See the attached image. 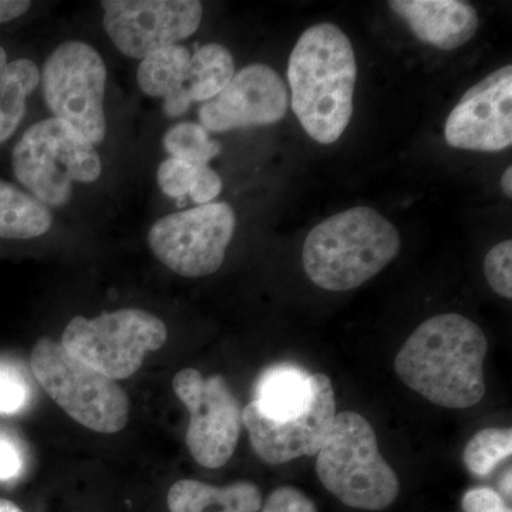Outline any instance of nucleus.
Returning a JSON list of instances; mask_svg holds the SVG:
<instances>
[{"label": "nucleus", "instance_id": "obj_1", "mask_svg": "<svg viewBox=\"0 0 512 512\" xmlns=\"http://www.w3.org/2000/svg\"><path fill=\"white\" fill-rule=\"evenodd\" d=\"M488 342L477 323L443 313L421 323L394 360L410 389L446 409H468L485 394Z\"/></svg>", "mask_w": 512, "mask_h": 512}, {"label": "nucleus", "instance_id": "obj_2", "mask_svg": "<svg viewBox=\"0 0 512 512\" xmlns=\"http://www.w3.org/2000/svg\"><path fill=\"white\" fill-rule=\"evenodd\" d=\"M291 106L303 130L320 144H333L348 128L357 80L355 50L332 23L306 29L288 64Z\"/></svg>", "mask_w": 512, "mask_h": 512}, {"label": "nucleus", "instance_id": "obj_3", "mask_svg": "<svg viewBox=\"0 0 512 512\" xmlns=\"http://www.w3.org/2000/svg\"><path fill=\"white\" fill-rule=\"evenodd\" d=\"M402 238L373 208H350L309 232L303 245L306 275L325 291L345 292L365 284L399 254Z\"/></svg>", "mask_w": 512, "mask_h": 512}, {"label": "nucleus", "instance_id": "obj_4", "mask_svg": "<svg viewBox=\"0 0 512 512\" xmlns=\"http://www.w3.org/2000/svg\"><path fill=\"white\" fill-rule=\"evenodd\" d=\"M316 473L329 493L357 510L382 511L399 495V480L380 454L375 430L357 413L336 414L319 448Z\"/></svg>", "mask_w": 512, "mask_h": 512}, {"label": "nucleus", "instance_id": "obj_5", "mask_svg": "<svg viewBox=\"0 0 512 512\" xmlns=\"http://www.w3.org/2000/svg\"><path fill=\"white\" fill-rule=\"evenodd\" d=\"M12 165L19 183L46 207H62L72 198L74 183H94L101 175L93 144L55 117L25 131L13 148Z\"/></svg>", "mask_w": 512, "mask_h": 512}, {"label": "nucleus", "instance_id": "obj_6", "mask_svg": "<svg viewBox=\"0 0 512 512\" xmlns=\"http://www.w3.org/2000/svg\"><path fill=\"white\" fill-rule=\"evenodd\" d=\"M30 366L37 382L73 420L97 433H119L128 423L130 403L120 384L84 365L49 338L36 343Z\"/></svg>", "mask_w": 512, "mask_h": 512}, {"label": "nucleus", "instance_id": "obj_7", "mask_svg": "<svg viewBox=\"0 0 512 512\" xmlns=\"http://www.w3.org/2000/svg\"><path fill=\"white\" fill-rule=\"evenodd\" d=\"M167 336V326L153 313L120 309L94 319L76 316L64 329L62 346L84 365L117 382L138 372L147 353L163 348Z\"/></svg>", "mask_w": 512, "mask_h": 512}, {"label": "nucleus", "instance_id": "obj_8", "mask_svg": "<svg viewBox=\"0 0 512 512\" xmlns=\"http://www.w3.org/2000/svg\"><path fill=\"white\" fill-rule=\"evenodd\" d=\"M40 82L55 119L69 124L93 146L104 140L107 69L96 49L79 40L62 43L46 60Z\"/></svg>", "mask_w": 512, "mask_h": 512}, {"label": "nucleus", "instance_id": "obj_9", "mask_svg": "<svg viewBox=\"0 0 512 512\" xmlns=\"http://www.w3.org/2000/svg\"><path fill=\"white\" fill-rule=\"evenodd\" d=\"M237 227L234 208L211 202L161 218L148 232V245L168 269L185 278L215 274Z\"/></svg>", "mask_w": 512, "mask_h": 512}, {"label": "nucleus", "instance_id": "obj_10", "mask_svg": "<svg viewBox=\"0 0 512 512\" xmlns=\"http://www.w3.org/2000/svg\"><path fill=\"white\" fill-rule=\"evenodd\" d=\"M173 389L190 413L187 443L192 458L202 467L220 468L234 456L242 429V409L227 380L205 379L198 370L175 375Z\"/></svg>", "mask_w": 512, "mask_h": 512}, {"label": "nucleus", "instance_id": "obj_11", "mask_svg": "<svg viewBox=\"0 0 512 512\" xmlns=\"http://www.w3.org/2000/svg\"><path fill=\"white\" fill-rule=\"evenodd\" d=\"M101 6L111 42L133 59L177 45L197 32L202 19L197 0H107Z\"/></svg>", "mask_w": 512, "mask_h": 512}, {"label": "nucleus", "instance_id": "obj_12", "mask_svg": "<svg viewBox=\"0 0 512 512\" xmlns=\"http://www.w3.org/2000/svg\"><path fill=\"white\" fill-rule=\"evenodd\" d=\"M336 417L335 393L326 375H312L308 407L296 419L278 423L265 417L249 403L242 410L256 456L269 464H284L299 457L318 454Z\"/></svg>", "mask_w": 512, "mask_h": 512}, {"label": "nucleus", "instance_id": "obj_13", "mask_svg": "<svg viewBox=\"0 0 512 512\" xmlns=\"http://www.w3.org/2000/svg\"><path fill=\"white\" fill-rule=\"evenodd\" d=\"M448 146L497 153L512 144V66L501 67L467 90L444 128Z\"/></svg>", "mask_w": 512, "mask_h": 512}, {"label": "nucleus", "instance_id": "obj_14", "mask_svg": "<svg viewBox=\"0 0 512 512\" xmlns=\"http://www.w3.org/2000/svg\"><path fill=\"white\" fill-rule=\"evenodd\" d=\"M288 109V89L281 76L266 64H251L235 73L217 97L202 104L198 117L205 130L224 133L278 123Z\"/></svg>", "mask_w": 512, "mask_h": 512}, {"label": "nucleus", "instance_id": "obj_15", "mask_svg": "<svg viewBox=\"0 0 512 512\" xmlns=\"http://www.w3.org/2000/svg\"><path fill=\"white\" fill-rule=\"evenodd\" d=\"M390 8L413 35L440 50H456L477 33V10L461 0H392Z\"/></svg>", "mask_w": 512, "mask_h": 512}, {"label": "nucleus", "instance_id": "obj_16", "mask_svg": "<svg viewBox=\"0 0 512 512\" xmlns=\"http://www.w3.org/2000/svg\"><path fill=\"white\" fill-rule=\"evenodd\" d=\"M191 53L187 47L174 45L147 56L137 70V82L143 93L163 97L164 113L170 119L184 116L191 106L187 90Z\"/></svg>", "mask_w": 512, "mask_h": 512}, {"label": "nucleus", "instance_id": "obj_17", "mask_svg": "<svg viewBox=\"0 0 512 512\" xmlns=\"http://www.w3.org/2000/svg\"><path fill=\"white\" fill-rule=\"evenodd\" d=\"M312 396V375L282 363L266 369L255 384L252 403L268 419L285 423L305 412Z\"/></svg>", "mask_w": 512, "mask_h": 512}, {"label": "nucleus", "instance_id": "obj_18", "mask_svg": "<svg viewBox=\"0 0 512 512\" xmlns=\"http://www.w3.org/2000/svg\"><path fill=\"white\" fill-rule=\"evenodd\" d=\"M171 512H258L262 507L261 490L248 481L227 487L181 480L168 491Z\"/></svg>", "mask_w": 512, "mask_h": 512}, {"label": "nucleus", "instance_id": "obj_19", "mask_svg": "<svg viewBox=\"0 0 512 512\" xmlns=\"http://www.w3.org/2000/svg\"><path fill=\"white\" fill-rule=\"evenodd\" d=\"M40 83V72L29 59L8 62L0 47V144L18 130L26 113V100Z\"/></svg>", "mask_w": 512, "mask_h": 512}, {"label": "nucleus", "instance_id": "obj_20", "mask_svg": "<svg viewBox=\"0 0 512 512\" xmlns=\"http://www.w3.org/2000/svg\"><path fill=\"white\" fill-rule=\"evenodd\" d=\"M52 224L49 207L16 185L0 181V238L42 237Z\"/></svg>", "mask_w": 512, "mask_h": 512}, {"label": "nucleus", "instance_id": "obj_21", "mask_svg": "<svg viewBox=\"0 0 512 512\" xmlns=\"http://www.w3.org/2000/svg\"><path fill=\"white\" fill-rule=\"evenodd\" d=\"M235 74L234 57L218 43L200 47L191 55L187 90L191 101H210L227 87Z\"/></svg>", "mask_w": 512, "mask_h": 512}, {"label": "nucleus", "instance_id": "obj_22", "mask_svg": "<svg viewBox=\"0 0 512 512\" xmlns=\"http://www.w3.org/2000/svg\"><path fill=\"white\" fill-rule=\"evenodd\" d=\"M163 146L171 157L194 165H208L222 150L220 141L211 138L210 131L191 121L171 127L165 133Z\"/></svg>", "mask_w": 512, "mask_h": 512}, {"label": "nucleus", "instance_id": "obj_23", "mask_svg": "<svg viewBox=\"0 0 512 512\" xmlns=\"http://www.w3.org/2000/svg\"><path fill=\"white\" fill-rule=\"evenodd\" d=\"M512 454L511 429H484L468 441L463 460L473 476L488 477Z\"/></svg>", "mask_w": 512, "mask_h": 512}, {"label": "nucleus", "instance_id": "obj_24", "mask_svg": "<svg viewBox=\"0 0 512 512\" xmlns=\"http://www.w3.org/2000/svg\"><path fill=\"white\" fill-rule=\"evenodd\" d=\"M32 390L25 373L8 362H0V414H15L25 409Z\"/></svg>", "mask_w": 512, "mask_h": 512}, {"label": "nucleus", "instance_id": "obj_25", "mask_svg": "<svg viewBox=\"0 0 512 512\" xmlns=\"http://www.w3.org/2000/svg\"><path fill=\"white\" fill-rule=\"evenodd\" d=\"M484 274L491 289L505 299L512 298V242H500L484 261Z\"/></svg>", "mask_w": 512, "mask_h": 512}, {"label": "nucleus", "instance_id": "obj_26", "mask_svg": "<svg viewBox=\"0 0 512 512\" xmlns=\"http://www.w3.org/2000/svg\"><path fill=\"white\" fill-rule=\"evenodd\" d=\"M195 174L197 165L170 157L158 167L157 181L167 197L183 198L194 185Z\"/></svg>", "mask_w": 512, "mask_h": 512}, {"label": "nucleus", "instance_id": "obj_27", "mask_svg": "<svg viewBox=\"0 0 512 512\" xmlns=\"http://www.w3.org/2000/svg\"><path fill=\"white\" fill-rule=\"evenodd\" d=\"M262 512H318L312 501L301 491L281 487L269 495Z\"/></svg>", "mask_w": 512, "mask_h": 512}, {"label": "nucleus", "instance_id": "obj_28", "mask_svg": "<svg viewBox=\"0 0 512 512\" xmlns=\"http://www.w3.org/2000/svg\"><path fill=\"white\" fill-rule=\"evenodd\" d=\"M464 512H512L504 498L493 488L478 487L467 491L461 501Z\"/></svg>", "mask_w": 512, "mask_h": 512}, {"label": "nucleus", "instance_id": "obj_29", "mask_svg": "<svg viewBox=\"0 0 512 512\" xmlns=\"http://www.w3.org/2000/svg\"><path fill=\"white\" fill-rule=\"evenodd\" d=\"M222 191L220 175L215 173L210 165H197L194 185L188 194L191 200L198 205L211 204L212 200L218 197Z\"/></svg>", "mask_w": 512, "mask_h": 512}, {"label": "nucleus", "instance_id": "obj_30", "mask_svg": "<svg viewBox=\"0 0 512 512\" xmlns=\"http://www.w3.org/2000/svg\"><path fill=\"white\" fill-rule=\"evenodd\" d=\"M23 470L22 451L12 440L0 437V481L18 477Z\"/></svg>", "mask_w": 512, "mask_h": 512}, {"label": "nucleus", "instance_id": "obj_31", "mask_svg": "<svg viewBox=\"0 0 512 512\" xmlns=\"http://www.w3.org/2000/svg\"><path fill=\"white\" fill-rule=\"evenodd\" d=\"M32 3L25 0H0V23L10 22L25 15Z\"/></svg>", "mask_w": 512, "mask_h": 512}, {"label": "nucleus", "instance_id": "obj_32", "mask_svg": "<svg viewBox=\"0 0 512 512\" xmlns=\"http://www.w3.org/2000/svg\"><path fill=\"white\" fill-rule=\"evenodd\" d=\"M501 188L508 198L512 197V167H508L504 171L503 177H501Z\"/></svg>", "mask_w": 512, "mask_h": 512}, {"label": "nucleus", "instance_id": "obj_33", "mask_svg": "<svg viewBox=\"0 0 512 512\" xmlns=\"http://www.w3.org/2000/svg\"><path fill=\"white\" fill-rule=\"evenodd\" d=\"M511 478V468H508L507 473L501 478V490H503V494L507 495L508 498H511L512 494Z\"/></svg>", "mask_w": 512, "mask_h": 512}, {"label": "nucleus", "instance_id": "obj_34", "mask_svg": "<svg viewBox=\"0 0 512 512\" xmlns=\"http://www.w3.org/2000/svg\"><path fill=\"white\" fill-rule=\"evenodd\" d=\"M0 512H23L18 505L9 500H0Z\"/></svg>", "mask_w": 512, "mask_h": 512}]
</instances>
